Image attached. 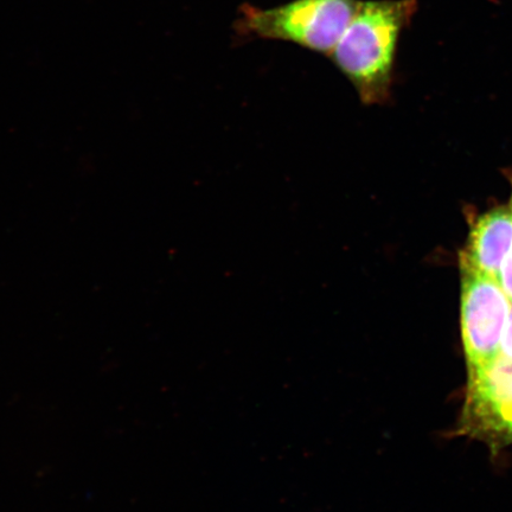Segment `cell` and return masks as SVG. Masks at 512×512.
<instances>
[{"label": "cell", "instance_id": "obj_1", "mask_svg": "<svg viewBox=\"0 0 512 512\" xmlns=\"http://www.w3.org/2000/svg\"><path fill=\"white\" fill-rule=\"evenodd\" d=\"M418 11V0L360 2L332 51V62L364 105L387 104L392 94L400 38Z\"/></svg>", "mask_w": 512, "mask_h": 512}, {"label": "cell", "instance_id": "obj_2", "mask_svg": "<svg viewBox=\"0 0 512 512\" xmlns=\"http://www.w3.org/2000/svg\"><path fill=\"white\" fill-rule=\"evenodd\" d=\"M360 0H292L272 9L243 4L234 30L241 40L281 41L330 56Z\"/></svg>", "mask_w": 512, "mask_h": 512}, {"label": "cell", "instance_id": "obj_3", "mask_svg": "<svg viewBox=\"0 0 512 512\" xmlns=\"http://www.w3.org/2000/svg\"><path fill=\"white\" fill-rule=\"evenodd\" d=\"M462 272L460 326L467 373L489 368L501 354L512 302L499 280L477 272Z\"/></svg>", "mask_w": 512, "mask_h": 512}, {"label": "cell", "instance_id": "obj_4", "mask_svg": "<svg viewBox=\"0 0 512 512\" xmlns=\"http://www.w3.org/2000/svg\"><path fill=\"white\" fill-rule=\"evenodd\" d=\"M460 428L494 447L512 444V362L498 357L469 374Z\"/></svg>", "mask_w": 512, "mask_h": 512}, {"label": "cell", "instance_id": "obj_5", "mask_svg": "<svg viewBox=\"0 0 512 512\" xmlns=\"http://www.w3.org/2000/svg\"><path fill=\"white\" fill-rule=\"evenodd\" d=\"M512 248V210L502 206L480 215L459 255L460 270L499 280Z\"/></svg>", "mask_w": 512, "mask_h": 512}, {"label": "cell", "instance_id": "obj_6", "mask_svg": "<svg viewBox=\"0 0 512 512\" xmlns=\"http://www.w3.org/2000/svg\"><path fill=\"white\" fill-rule=\"evenodd\" d=\"M509 206L512 210V197L509 203ZM499 283H501L503 290L508 294V297L512 302V248L508 255L507 260H505L504 265L502 267L501 277H499Z\"/></svg>", "mask_w": 512, "mask_h": 512}, {"label": "cell", "instance_id": "obj_7", "mask_svg": "<svg viewBox=\"0 0 512 512\" xmlns=\"http://www.w3.org/2000/svg\"><path fill=\"white\" fill-rule=\"evenodd\" d=\"M499 357L512 362V310L508 320L507 328H505L504 331L501 345V354H499Z\"/></svg>", "mask_w": 512, "mask_h": 512}]
</instances>
